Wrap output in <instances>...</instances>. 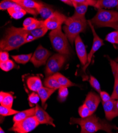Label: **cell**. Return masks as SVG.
Masks as SVG:
<instances>
[{"mask_svg": "<svg viewBox=\"0 0 118 133\" xmlns=\"http://www.w3.org/2000/svg\"><path fill=\"white\" fill-rule=\"evenodd\" d=\"M44 84L46 87L51 88V89H58L61 87V85L57 81L56 78L51 75L49 76L44 81Z\"/></svg>", "mask_w": 118, "mask_h": 133, "instance_id": "24", "label": "cell"}, {"mask_svg": "<svg viewBox=\"0 0 118 133\" xmlns=\"http://www.w3.org/2000/svg\"><path fill=\"white\" fill-rule=\"evenodd\" d=\"M72 2L95 7L98 0H72Z\"/></svg>", "mask_w": 118, "mask_h": 133, "instance_id": "38", "label": "cell"}, {"mask_svg": "<svg viewBox=\"0 0 118 133\" xmlns=\"http://www.w3.org/2000/svg\"><path fill=\"white\" fill-rule=\"evenodd\" d=\"M70 124L80 125L81 127V132L82 133H93L100 130L111 132L112 129H117L115 125L110 124L94 114L86 118H71Z\"/></svg>", "mask_w": 118, "mask_h": 133, "instance_id": "1", "label": "cell"}, {"mask_svg": "<svg viewBox=\"0 0 118 133\" xmlns=\"http://www.w3.org/2000/svg\"><path fill=\"white\" fill-rule=\"evenodd\" d=\"M48 30V29L45 26H43V27L37 28L36 29L29 31L37 39L44 36L46 34Z\"/></svg>", "mask_w": 118, "mask_h": 133, "instance_id": "28", "label": "cell"}, {"mask_svg": "<svg viewBox=\"0 0 118 133\" xmlns=\"http://www.w3.org/2000/svg\"><path fill=\"white\" fill-rule=\"evenodd\" d=\"M0 132H1V133H4V132H5L2 129V128H0Z\"/></svg>", "mask_w": 118, "mask_h": 133, "instance_id": "46", "label": "cell"}, {"mask_svg": "<svg viewBox=\"0 0 118 133\" xmlns=\"http://www.w3.org/2000/svg\"><path fill=\"white\" fill-rule=\"evenodd\" d=\"M118 6V0H98L95 8L99 9L111 8Z\"/></svg>", "mask_w": 118, "mask_h": 133, "instance_id": "21", "label": "cell"}, {"mask_svg": "<svg viewBox=\"0 0 118 133\" xmlns=\"http://www.w3.org/2000/svg\"><path fill=\"white\" fill-rule=\"evenodd\" d=\"M68 95V90L67 87H61L59 89L58 100L60 102H63L66 100Z\"/></svg>", "mask_w": 118, "mask_h": 133, "instance_id": "27", "label": "cell"}, {"mask_svg": "<svg viewBox=\"0 0 118 133\" xmlns=\"http://www.w3.org/2000/svg\"><path fill=\"white\" fill-rule=\"evenodd\" d=\"M106 40L113 44H118V31H114L108 34Z\"/></svg>", "mask_w": 118, "mask_h": 133, "instance_id": "30", "label": "cell"}, {"mask_svg": "<svg viewBox=\"0 0 118 133\" xmlns=\"http://www.w3.org/2000/svg\"><path fill=\"white\" fill-rule=\"evenodd\" d=\"M100 97L102 100V102H107L112 99L111 97L106 92L101 91L100 93Z\"/></svg>", "mask_w": 118, "mask_h": 133, "instance_id": "41", "label": "cell"}, {"mask_svg": "<svg viewBox=\"0 0 118 133\" xmlns=\"http://www.w3.org/2000/svg\"><path fill=\"white\" fill-rule=\"evenodd\" d=\"M74 42L77 56L81 64L84 66L87 63V54L85 46L80 35L76 37Z\"/></svg>", "mask_w": 118, "mask_h": 133, "instance_id": "11", "label": "cell"}, {"mask_svg": "<svg viewBox=\"0 0 118 133\" xmlns=\"http://www.w3.org/2000/svg\"><path fill=\"white\" fill-rule=\"evenodd\" d=\"M45 21L43 20H37L34 23H33L31 25H30L29 26H27L26 28H23L25 30L28 31H31L34 29H36L37 28H39L41 27H43L45 26Z\"/></svg>", "mask_w": 118, "mask_h": 133, "instance_id": "33", "label": "cell"}, {"mask_svg": "<svg viewBox=\"0 0 118 133\" xmlns=\"http://www.w3.org/2000/svg\"><path fill=\"white\" fill-rule=\"evenodd\" d=\"M49 38L54 49L58 53L65 55L71 54L68 38L61 30V26L56 29L51 30Z\"/></svg>", "mask_w": 118, "mask_h": 133, "instance_id": "5", "label": "cell"}, {"mask_svg": "<svg viewBox=\"0 0 118 133\" xmlns=\"http://www.w3.org/2000/svg\"><path fill=\"white\" fill-rule=\"evenodd\" d=\"M88 23L90 26V28L93 35V44H92V46L91 49L89 52V54L87 55V63L84 66V67L83 68V70L84 72H85V70L86 68L88 67V66L91 63L92 58V57L93 56L94 54L103 45H104L103 40L99 37V36L98 35V34L95 32L94 26L93 25V24L92 23L90 20L88 21Z\"/></svg>", "mask_w": 118, "mask_h": 133, "instance_id": "9", "label": "cell"}, {"mask_svg": "<svg viewBox=\"0 0 118 133\" xmlns=\"http://www.w3.org/2000/svg\"><path fill=\"white\" fill-rule=\"evenodd\" d=\"M19 111L12 109V108L5 107L1 104L0 106V114L2 116H9L11 115H14L18 113Z\"/></svg>", "mask_w": 118, "mask_h": 133, "instance_id": "26", "label": "cell"}, {"mask_svg": "<svg viewBox=\"0 0 118 133\" xmlns=\"http://www.w3.org/2000/svg\"><path fill=\"white\" fill-rule=\"evenodd\" d=\"M63 30L69 41L73 45L76 37L85 31L87 22L85 17H80L74 14L72 17L67 18Z\"/></svg>", "mask_w": 118, "mask_h": 133, "instance_id": "3", "label": "cell"}, {"mask_svg": "<svg viewBox=\"0 0 118 133\" xmlns=\"http://www.w3.org/2000/svg\"><path fill=\"white\" fill-rule=\"evenodd\" d=\"M8 93L4 92L3 91H1V92H0V102L2 101V100H3V99L4 98V97H5V96Z\"/></svg>", "mask_w": 118, "mask_h": 133, "instance_id": "44", "label": "cell"}, {"mask_svg": "<svg viewBox=\"0 0 118 133\" xmlns=\"http://www.w3.org/2000/svg\"><path fill=\"white\" fill-rule=\"evenodd\" d=\"M67 18L64 15L58 11H55L50 17L45 20V25L50 30L57 29L65 23Z\"/></svg>", "mask_w": 118, "mask_h": 133, "instance_id": "10", "label": "cell"}, {"mask_svg": "<svg viewBox=\"0 0 118 133\" xmlns=\"http://www.w3.org/2000/svg\"><path fill=\"white\" fill-rule=\"evenodd\" d=\"M117 31H118V29H117Z\"/></svg>", "mask_w": 118, "mask_h": 133, "instance_id": "50", "label": "cell"}, {"mask_svg": "<svg viewBox=\"0 0 118 133\" xmlns=\"http://www.w3.org/2000/svg\"><path fill=\"white\" fill-rule=\"evenodd\" d=\"M35 112L36 107L23 110L21 112H19L18 113L15 115V116L13 117V122L15 123L21 121L23 120V119L27 118L28 117L34 116Z\"/></svg>", "mask_w": 118, "mask_h": 133, "instance_id": "20", "label": "cell"}, {"mask_svg": "<svg viewBox=\"0 0 118 133\" xmlns=\"http://www.w3.org/2000/svg\"><path fill=\"white\" fill-rule=\"evenodd\" d=\"M27 84L29 89L34 92H37L43 87V83L41 79L38 76L29 77L27 79Z\"/></svg>", "mask_w": 118, "mask_h": 133, "instance_id": "18", "label": "cell"}, {"mask_svg": "<svg viewBox=\"0 0 118 133\" xmlns=\"http://www.w3.org/2000/svg\"><path fill=\"white\" fill-rule=\"evenodd\" d=\"M39 124L36 116H32L21 121L15 122L9 130L18 133H27L34 129Z\"/></svg>", "mask_w": 118, "mask_h": 133, "instance_id": "7", "label": "cell"}, {"mask_svg": "<svg viewBox=\"0 0 118 133\" xmlns=\"http://www.w3.org/2000/svg\"><path fill=\"white\" fill-rule=\"evenodd\" d=\"M60 1L65 3H66L70 6H73L72 0H60Z\"/></svg>", "mask_w": 118, "mask_h": 133, "instance_id": "45", "label": "cell"}, {"mask_svg": "<svg viewBox=\"0 0 118 133\" xmlns=\"http://www.w3.org/2000/svg\"><path fill=\"white\" fill-rule=\"evenodd\" d=\"M56 90L57 89H51L47 87L45 88L43 87L37 91V93L41 100L43 106L45 105L47 100Z\"/></svg>", "mask_w": 118, "mask_h": 133, "instance_id": "19", "label": "cell"}, {"mask_svg": "<svg viewBox=\"0 0 118 133\" xmlns=\"http://www.w3.org/2000/svg\"><path fill=\"white\" fill-rule=\"evenodd\" d=\"M39 3H40V5L37 8V11L43 19L46 20L53 14L55 11L50 6L42 2Z\"/></svg>", "mask_w": 118, "mask_h": 133, "instance_id": "17", "label": "cell"}, {"mask_svg": "<svg viewBox=\"0 0 118 133\" xmlns=\"http://www.w3.org/2000/svg\"><path fill=\"white\" fill-rule=\"evenodd\" d=\"M98 27H111L118 29V12L99 9L96 15L91 20Z\"/></svg>", "mask_w": 118, "mask_h": 133, "instance_id": "4", "label": "cell"}, {"mask_svg": "<svg viewBox=\"0 0 118 133\" xmlns=\"http://www.w3.org/2000/svg\"><path fill=\"white\" fill-rule=\"evenodd\" d=\"M102 105L106 117L108 121H112L113 118L118 116V109L114 99H112L107 102H102Z\"/></svg>", "mask_w": 118, "mask_h": 133, "instance_id": "12", "label": "cell"}, {"mask_svg": "<svg viewBox=\"0 0 118 133\" xmlns=\"http://www.w3.org/2000/svg\"><path fill=\"white\" fill-rule=\"evenodd\" d=\"M26 30L23 28L11 26L8 28L4 38L0 42L1 51H10L19 48L25 44L24 35Z\"/></svg>", "mask_w": 118, "mask_h": 133, "instance_id": "2", "label": "cell"}, {"mask_svg": "<svg viewBox=\"0 0 118 133\" xmlns=\"http://www.w3.org/2000/svg\"><path fill=\"white\" fill-rule=\"evenodd\" d=\"M111 97L112 99L118 100V82L114 81L113 91L112 92V94Z\"/></svg>", "mask_w": 118, "mask_h": 133, "instance_id": "42", "label": "cell"}, {"mask_svg": "<svg viewBox=\"0 0 118 133\" xmlns=\"http://www.w3.org/2000/svg\"><path fill=\"white\" fill-rule=\"evenodd\" d=\"M13 102V97L11 94L8 93L2 101L1 102V104L7 107L12 108Z\"/></svg>", "mask_w": 118, "mask_h": 133, "instance_id": "32", "label": "cell"}, {"mask_svg": "<svg viewBox=\"0 0 118 133\" xmlns=\"http://www.w3.org/2000/svg\"><path fill=\"white\" fill-rule=\"evenodd\" d=\"M15 63L9 59L8 61L4 62H1L0 63V68L1 70L5 72H8L15 67Z\"/></svg>", "mask_w": 118, "mask_h": 133, "instance_id": "31", "label": "cell"}, {"mask_svg": "<svg viewBox=\"0 0 118 133\" xmlns=\"http://www.w3.org/2000/svg\"><path fill=\"white\" fill-rule=\"evenodd\" d=\"M116 8H117V9L118 10V6H116Z\"/></svg>", "mask_w": 118, "mask_h": 133, "instance_id": "49", "label": "cell"}, {"mask_svg": "<svg viewBox=\"0 0 118 133\" xmlns=\"http://www.w3.org/2000/svg\"><path fill=\"white\" fill-rule=\"evenodd\" d=\"M101 101L100 97L93 92H89L87 94L84 101V104L94 113L97 109Z\"/></svg>", "mask_w": 118, "mask_h": 133, "instance_id": "15", "label": "cell"}, {"mask_svg": "<svg viewBox=\"0 0 118 133\" xmlns=\"http://www.w3.org/2000/svg\"><path fill=\"white\" fill-rule=\"evenodd\" d=\"M113 75L114 77V81L118 82V63L115 61L109 58Z\"/></svg>", "mask_w": 118, "mask_h": 133, "instance_id": "34", "label": "cell"}, {"mask_svg": "<svg viewBox=\"0 0 118 133\" xmlns=\"http://www.w3.org/2000/svg\"><path fill=\"white\" fill-rule=\"evenodd\" d=\"M9 57V53L6 51H1L0 52V62H4L8 61Z\"/></svg>", "mask_w": 118, "mask_h": 133, "instance_id": "43", "label": "cell"}, {"mask_svg": "<svg viewBox=\"0 0 118 133\" xmlns=\"http://www.w3.org/2000/svg\"><path fill=\"white\" fill-rule=\"evenodd\" d=\"M22 6L26 11L30 14L36 16L38 14L37 8L40 5V3L33 0H9Z\"/></svg>", "mask_w": 118, "mask_h": 133, "instance_id": "13", "label": "cell"}, {"mask_svg": "<svg viewBox=\"0 0 118 133\" xmlns=\"http://www.w3.org/2000/svg\"><path fill=\"white\" fill-rule=\"evenodd\" d=\"M53 76L56 78L57 81L61 85V87H65L68 88L76 85L75 83L71 82L67 77L64 76L59 73H56L53 74Z\"/></svg>", "mask_w": 118, "mask_h": 133, "instance_id": "22", "label": "cell"}, {"mask_svg": "<svg viewBox=\"0 0 118 133\" xmlns=\"http://www.w3.org/2000/svg\"><path fill=\"white\" fill-rule=\"evenodd\" d=\"M32 56V54L31 53V54H29L13 55L12 56V57L17 63L25 64L27 63L29 61H30Z\"/></svg>", "mask_w": 118, "mask_h": 133, "instance_id": "25", "label": "cell"}, {"mask_svg": "<svg viewBox=\"0 0 118 133\" xmlns=\"http://www.w3.org/2000/svg\"><path fill=\"white\" fill-rule=\"evenodd\" d=\"M72 2L73 6L75 8L74 14L80 17H85L88 5L84 4L78 3L74 2Z\"/></svg>", "mask_w": 118, "mask_h": 133, "instance_id": "23", "label": "cell"}, {"mask_svg": "<svg viewBox=\"0 0 118 133\" xmlns=\"http://www.w3.org/2000/svg\"><path fill=\"white\" fill-rule=\"evenodd\" d=\"M34 116L40 124H47L55 127V125L54 124V119L38 104H36V106Z\"/></svg>", "mask_w": 118, "mask_h": 133, "instance_id": "14", "label": "cell"}, {"mask_svg": "<svg viewBox=\"0 0 118 133\" xmlns=\"http://www.w3.org/2000/svg\"><path fill=\"white\" fill-rule=\"evenodd\" d=\"M89 83L92 87H93L97 92L100 93L101 92L100 84L98 81V79L95 78L93 76H90Z\"/></svg>", "mask_w": 118, "mask_h": 133, "instance_id": "35", "label": "cell"}, {"mask_svg": "<svg viewBox=\"0 0 118 133\" xmlns=\"http://www.w3.org/2000/svg\"><path fill=\"white\" fill-rule=\"evenodd\" d=\"M37 20V19L33 18H31V17L26 18L23 23V28H26V27H27V26H30V25H31L33 23H34Z\"/></svg>", "mask_w": 118, "mask_h": 133, "instance_id": "40", "label": "cell"}, {"mask_svg": "<svg viewBox=\"0 0 118 133\" xmlns=\"http://www.w3.org/2000/svg\"><path fill=\"white\" fill-rule=\"evenodd\" d=\"M78 113L81 118H86L93 114L84 103L78 108Z\"/></svg>", "mask_w": 118, "mask_h": 133, "instance_id": "29", "label": "cell"}, {"mask_svg": "<svg viewBox=\"0 0 118 133\" xmlns=\"http://www.w3.org/2000/svg\"><path fill=\"white\" fill-rule=\"evenodd\" d=\"M40 99V98L39 97L38 93L37 94H36L35 92L32 93L31 95H30L28 98L30 105L32 106L33 104H37Z\"/></svg>", "mask_w": 118, "mask_h": 133, "instance_id": "37", "label": "cell"}, {"mask_svg": "<svg viewBox=\"0 0 118 133\" xmlns=\"http://www.w3.org/2000/svg\"><path fill=\"white\" fill-rule=\"evenodd\" d=\"M24 39H25V42L26 43H28L30 42H31L34 40H36V38L31 34V32L27 30L26 32L24 35Z\"/></svg>", "mask_w": 118, "mask_h": 133, "instance_id": "39", "label": "cell"}, {"mask_svg": "<svg viewBox=\"0 0 118 133\" xmlns=\"http://www.w3.org/2000/svg\"><path fill=\"white\" fill-rule=\"evenodd\" d=\"M50 55L51 52L40 45L34 52L30 61L36 68H39L46 64Z\"/></svg>", "mask_w": 118, "mask_h": 133, "instance_id": "8", "label": "cell"}, {"mask_svg": "<svg viewBox=\"0 0 118 133\" xmlns=\"http://www.w3.org/2000/svg\"><path fill=\"white\" fill-rule=\"evenodd\" d=\"M16 3L9 0H3L0 3V9L1 10H8L9 9L16 5Z\"/></svg>", "mask_w": 118, "mask_h": 133, "instance_id": "36", "label": "cell"}, {"mask_svg": "<svg viewBox=\"0 0 118 133\" xmlns=\"http://www.w3.org/2000/svg\"><path fill=\"white\" fill-rule=\"evenodd\" d=\"M8 12L10 16L15 19H19L24 17L27 12L26 11L22 6L17 3L13 6L8 10Z\"/></svg>", "mask_w": 118, "mask_h": 133, "instance_id": "16", "label": "cell"}, {"mask_svg": "<svg viewBox=\"0 0 118 133\" xmlns=\"http://www.w3.org/2000/svg\"><path fill=\"white\" fill-rule=\"evenodd\" d=\"M116 105L118 109V100H117V101H116Z\"/></svg>", "mask_w": 118, "mask_h": 133, "instance_id": "47", "label": "cell"}, {"mask_svg": "<svg viewBox=\"0 0 118 133\" xmlns=\"http://www.w3.org/2000/svg\"><path fill=\"white\" fill-rule=\"evenodd\" d=\"M67 59V55L58 53L52 56L47 63L45 73L47 75H53L58 72Z\"/></svg>", "mask_w": 118, "mask_h": 133, "instance_id": "6", "label": "cell"}, {"mask_svg": "<svg viewBox=\"0 0 118 133\" xmlns=\"http://www.w3.org/2000/svg\"><path fill=\"white\" fill-rule=\"evenodd\" d=\"M116 62H118V58L116 59Z\"/></svg>", "mask_w": 118, "mask_h": 133, "instance_id": "48", "label": "cell"}]
</instances>
